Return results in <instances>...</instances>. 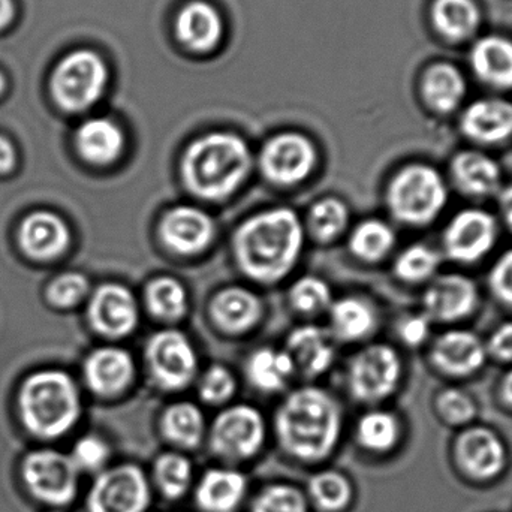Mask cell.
<instances>
[{"label":"cell","mask_w":512,"mask_h":512,"mask_svg":"<svg viewBox=\"0 0 512 512\" xmlns=\"http://www.w3.org/2000/svg\"><path fill=\"white\" fill-rule=\"evenodd\" d=\"M303 249V227L291 209L259 213L237 230L234 251L251 279L273 283L283 279Z\"/></svg>","instance_id":"6da1fadb"},{"label":"cell","mask_w":512,"mask_h":512,"mask_svg":"<svg viewBox=\"0 0 512 512\" xmlns=\"http://www.w3.org/2000/svg\"><path fill=\"white\" fill-rule=\"evenodd\" d=\"M276 430L286 453L304 462L324 459L339 439V406L319 388L295 391L277 412Z\"/></svg>","instance_id":"7a4b0ae2"},{"label":"cell","mask_w":512,"mask_h":512,"mask_svg":"<svg viewBox=\"0 0 512 512\" xmlns=\"http://www.w3.org/2000/svg\"><path fill=\"white\" fill-rule=\"evenodd\" d=\"M251 164V150L245 140L215 132L188 147L182 161L183 180L198 197L224 200L242 185Z\"/></svg>","instance_id":"3957f363"},{"label":"cell","mask_w":512,"mask_h":512,"mask_svg":"<svg viewBox=\"0 0 512 512\" xmlns=\"http://www.w3.org/2000/svg\"><path fill=\"white\" fill-rule=\"evenodd\" d=\"M21 412L30 432L56 438L68 432L80 415L77 388L65 373H38L24 385Z\"/></svg>","instance_id":"277c9868"},{"label":"cell","mask_w":512,"mask_h":512,"mask_svg":"<svg viewBox=\"0 0 512 512\" xmlns=\"http://www.w3.org/2000/svg\"><path fill=\"white\" fill-rule=\"evenodd\" d=\"M387 203L394 218L403 224H430L448 203L444 177L430 165H408L391 180Z\"/></svg>","instance_id":"5b68a950"},{"label":"cell","mask_w":512,"mask_h":512,"mask_svg":"<svg viewBox=\"0 0 512 512\" xmlns=\"http://www.w3.org/2000/svg\"><path fill=\"white\" fill-rule=\"evenodd\" d=\"M107 63L92 50H77L60 60L51 75V92L66 111L78 113L93 107L107 90Z\"/></svg>","instance_id":"8992f818"},{"label":"cell","mask_w":512,"mask_h":512,"mask_svg":"<svg viewBox=\"0 0 512 512\" xmlns=\"http://www.w3.org/2000/svg\"><path fill=\"white\" fill-rule=\"evenodd\" d=\"M402 373L399 355L385 345H372L358 352L349 369V387L363 402H378L396 390Z\"/></svg>","instance_id":"52a82bcc"},{"label":"cell","mask_w":512,"mask_h":512,"mask_svg":"<svg viewBox=\"0 0 512 512\" xmlns=\"http://www.w3.org/2000/svg\"><path fill=\"white\" fill-rule=\"evenodd\" d=\"M150 501L146 477L138 466L104 472L90 490L89 512H144Z\"/></svg>","instance_id":"ba28073f"},{"label":"cell","mask_w":512,"mask_h":512,"mask_svg":"<svg viewBox=\"0 0 512 512\" xmlns=\"http://www.w3.org/2000/svg\"><path fill=\"white\" fill-rule=\"evenodd\" d=\"M78 466L56 451L30 454L23 465V477L33 496L53 505L69 504L77 493Z\"/></svg>","instance_id":"9c48e42d"},{"label":"cell","mask_w":512,"mask_h":512,"mask_svg":"<svg viewBox=\"0 0 512 512\" xmlns=\"http://www.w3.org/2000/svg\"><path fill=\"white\" fill-rule=\"evenodd\" d=\"M264 421L251 406H233L222 412L210 433V444L218 456L245 460L254 456L264 442Z\"/></svg>","instance_id":"30bf717a"},{"label":"cell","mask_w":512,"mask_h":512,"mask_svg":"<svg viewBox=\"0 0 512 512\" xmlns=\"http://www.w3.org/2000/svg\"><path fill=\"white\" fill-rule=\"evenodd\" d=\"M147 361L153 378L167 390L186 387L197 372L194 346L185 334L176 330L161 331L150 339Z\"/></svg>","instance_id":"8fae6325"},{"label":"cell","mask_w":512,"mask_h":512,"mask_svg":"<svg viewBox=\"0 0 512 512\" xmlns=\"http://www.w3.org/2000/svg\"><path fill=\"white\" fill-rule=\"evenodd\" d=\"M316 150L301 134L286 132L271 138L261 152V170L270 182L280 186L303 182L315 167Z\"/></svg>","instance_id":"7c38bea8"},{"label":"cell","mask_w":512,"mask_h":512,"mask_svg":"<svg viewBox=\"0 0 512 512\" xmlns=\"http://www.w3.org/2000/svg\"><path fill=\"white\" fill-rule=\"evenodd\" d=\"M498 222L486 210L465 209L454 215L444 231L445 254L453 261H480L496 245Z\"/></svg>","instance_id":"4fadbf2b"},{"label":"cell","mask_w":512,"mask_h":512,"mask_svg":"<svg viewBox=\"0 0 512 512\" xmlns=\"http://www.w3.org/2000/svg\"><path fill=\"white\" fill-rule=\"evenodd\" d=\"M478 288L474 280L463 274L435 277L424 292L426 316L433 321L454 322L471 315L478 306Z\"/></svg>","instance_id":"5bb4252c"},{"label":"cell","mask_w":512,"mask_h":512,"mask_svg":"<svg viewBox=\"0 0 512 512\" xmlns=\"http://www.w3.org/2000/svg\"><path fill=\"white\" fill-rule=\"evenodd\" d=\"M224 32L221 12L204 0L186 3L174 21L177 41L195 54L213 53L221 45Z\"/></svg>","instance_id":"9a60e30c"},{"label":"cell","mask_w":512,"mask_h":512,"mask_svg":"<svg viewBox=\"0 0 512 512\" xmlns=\"http://www.w3.org/2000/svg\"><path fill=\"white\" fill-rule=\"evenodd\" d=\"M89 316L99 333L108 337H123L137 327V301L125 286L107 283L93 294Z\"/></svg>","instance_id":"2e32d148"},{"label":"cell","mask_w":512,"mask_h":512,"mask_svg":"<svg viewBox=\"0 0 512 512\" xmlns=\"http://www.w3.org/2000/svg\"><path fill=\"white\" fill-rule=\"evenodd\" d=\"M161 237L165 245L177 254H200L215 237V224L200 209L180 206L170 210L162 219Z\"/></svg>","instance_id":"e0dca14e"},{"label":"cell","mask_w":512,"mask_h":512,"mask_svg":"<svg viewBox=\"0 0 512 512\" xmlns=\"http://www.w3.org/2000/svg\"><path fill=\"white\" fill-rule=\"evenodd\" d=\"M486 357V346L480 337L471 331H447L433 343V364L447 375H472L483 367Z\"/></svg>","instance_id":"ac0fdd59"},{"label":"cell","mask_w":512,"mask_h":512,"mask_svg":"<svg viewBox=\"0 0 512 512\" xmlns=\"http://www.w3.org/2000/svg\"><path fill=\"white\" fill-rule=\"evenodd\" d=\"M466 137L483 144H496L512 137V102L507 99H478L460 119Z\"/></svg>","instance_id":"d6986e66"},{"label":"cell","mask_w":512,"mask_h":512,"mask_svg":"<svg viewBox=\"0 0 512 512\" xmlns=\"http://www.w3.org/2000/svg\"><path fill=\"white\" fill-rule=\"evenodd\" d=\"M450 170L454 185L469 197H492L501 189V167L486 153L477 150L457 153Z\"/></svg>","instance_id":"ffe728a7"},{"label":"cell","mask_w":512,"mask_h":512,"mask_svg":"<svg viewBox=\"0 0 512 512\" xmlns=\"http://www.w3.org/2000/svg\"><path fill=\"white\" fill-rule=\"evenodd\" d=\"M86 378L96 393L111 396L131 384L135 367L131 355L119 348H102L87 358Z\"/></svg>","instance_id":"44dd1931"},{"label":"cell","mask_w":512,"mask_h":512,"mask_svg":"<svg viewBox=\"0 0 512 512\" xmlns=\"http://www.w3.org/2000/svg\"><path fill=\"white\" fill-rule=\"evenodd\" d=\"M472 68L480 80L498 89H512V41L504 36H484L475 42Z\"/></svg>","instance_id":"7402d4cb"},{"label":"cell","mask_w":512,"mask_h":512,"mask_svg":"<svg viewBox=\"0 0 512 512\" xmlns=\"http://www.w3.org/2000/svg\"><path fill=\"white\" fill-rule=\"evenodd\" d=\"M462 465L475 477L489 478L498 474L505 463V451L495 433L487 429H472L459 439Z\"/></svg>","instance_id":"603a6c76"},{"label":"cell","mask_w":512,"mask_h":512,"mask_svg":"<svg viewBox=\"0 0 512 512\" xmlns=\"http://www.w3.org/2000/svg\"><path fill=\"white\" fill-rule=\"evenodd\" d=\"M286 352L294 361L295 369L306 376L321 375L334 360L333 345L327 334L312 325L292 331Z\"/></svg>","instance_id":"cb8c5ba5"},{"label":"cell","mask_w":512,"mask_h":512,"mask_svg":"<svg viewBox=\"0 0 512 512\" xmlns=\"http://www.w3.org/2000/svg\"><path fill=\"white\" fill-rule=\"evenodd\" d=\"M77 146L87 161L99 165L111 164L122 153L125 135L113 120L95 117L78 129Z\"/></svg>","instance_id":"d4e9b609"},{"label":"cell","mask_w":512,"mask_h":512,"mask_svg":"<svg viewBox=\"0 0 512 512\" xmlns=\"http://www.w3.org/2000/svg\"><path fill=\"white\" fill-rule=\"evenodd\" d=\"M68 243V228L51 213H33L21 227V245L35 258L47 259L62 254Z\"/></svg>","instance_id":"484cf974"},{"label":"cell","mask_w":512,"mask_h":512,"mask_svg":"<svg viewBox=\"0 0 512 512\" xmlns=\"http://www.w3.org/2000/svg\"><path fill=\"white\" fill-rule=\"evenodd\" d=\"M261 313V301L248 289H224L212 301L213 319L222 330L231 333H240L254 327Z\"/></svg>","instance_id":"4316f807"},{"label":"cell","mask_w":512,"mask_h":512,"mask_svg":"<svg viewBox=\"0 0 512 512\" xmlns=\"http://www.w3.org/2000/svg\"><path fill=\"white\" fill-rule=\"evenodd\" d=\"M421 93L433 111L441 114L451 113L465 98V77L451 63H435L424 74Z\"/></svg>","instance_id":"83f0119b"},{"label":"cell","mask_w":512,"mask_h":512,"mask_svg":"<svg viewBox=\"0 0 512 512\" xmlns=\"http://www.w3.org/2000/svg\"><path fill=\"white\" fill-rule=\"evenodd\" d=\"M245 492L246 480L240 472L212 469L198 484L197 502L207 512H231Z\"/></svg>","instance_id":"f1b7e54d"},{"label":"cell","mask_w":512,"mask_h":512,"mask_svg":"<svg viewBox=\"0 0 512 512\" xmlns=\"http://www.w3.org/2000/svg\"><path fill=\"white\" fill-rule=\"evenodd\" d=\"M432 21L445 39L463 41L471 38L480 27V6L475 0H435Z\"/></svg>","instance_id":"f546056e"},{"label":"cell","mask_w":512,"mask_h":512,"mask_svg":"<svg viewBox=\"0 0 512 512\" xmlns=\"http://www.w3.org/2000/svg\"><path fill=\"white\" fill-rule=\"evenodd\" d=\"M294 370V361L288 352L270 348L256 351L248 363L249 379L262 391H277L285 387Z\"/></svg>","instance_id":"4dcf8cb0"},{"label":"cell","mask_w":512,"mask_h":512,"mask_svg":"<svg viewBox=\"0 0 512 512\" xmlns=\"http://www.w3.org/2000/svg\"><path fill=\"white\" fill-rule=\"evenodd\" d=\"M375 324V312L360 298H342L331 307V325L342 339H363L372 333Z\"/></svg>","instance_id":"1f68e13d"},{"label":"cell","mask_w":512,"mask_h":512,"mask_svg":"<svg viewBox=\"0 0 512 512\" xmlns=\"http://www.w3.org/2000/svg\"><path fill=\"white\" fill-rule=\"evenodd\" d=\"M162 430L168 441L180 447H197L204 435L203 414L191 403H177L165 411Z\"/></svg>","instance_id":"d6a6232c"},{"label":"cell","mask_w":512,"mask_h":512,"mask_svg":"<svg viewBox=\"0 0 512 512\" xmlns=\"http://www.w3.org/2000/svg\"><path fill=\"white\" fill-rule=\"evenodd\" d=\"M147 306L153 315L168 321L182 318L188 309V295L182 283L171 277H159L147 286Z\"/></svg>","instance_id":"836d02e7"},{"label":"cell","mask_w":512,"mask_h":512,"mask_svg":"<svg viewBox=\"0 0 512 512\" xmlns=\"http://www.w3.org/2000/svg\"><path fill=\"white\" fill-rule=\"evenodd\" d=\"M396 236L390 225L378 219H370L355 228L351 237V251L364 261H379L390 254Z\"/></svg>","instance_id":"e575fe53"},{"label":"cell","mask_w":512,"mask_h":512,"mask_svg":"<svg viewBox=\"0 0 512 512\" xmlns=\"http://www.w3.org/2000/svg\"><path fill=\"white\" fill-rule=\"evenodd\" d=\"M441 256L427 245H412L399 255L394 264L397 277L405 282L418 283L435 276Z\"/></svg>","instance_id":"d590c367"},{"label":"cell","mask_w":512,"mask_h":512,"mask_svg":"<svg viewBox=\"0 0 512 512\" xmlns=\"http://www.w3.org/2000/svg\"><path fill=\"white\" fill-rule=\"evenodd\" d=\"M348 225V209L336 198L318 201L309 212V228L321 242H330Z\"/></svg>","instance_id":"8d00e7d4"},{"label":"cell","mask_w":512,"mask_h":512,"mask_svg":"<svg viewBox=\"0 0 512 512\" xmlns=\"http://www.w3.org/2000/svg\"><path fill=\"white\" fill-rule=\"evenodd\" d=\"M399 423L388 412H370L358 424V439L373 451H387L396 444Z\"/></svg>","instance_id":"74e56055"},{"label":"cell","mask_w":512,"mask_h":512,"mask_svg":"<svg viewBox=\"0 0 512 512\" xmlns=\"http://www.w3.org/2000/svg\"><path fill=\"white\" fill-rule=\"evenodd\" d=\"M310 495L321 510H343L351 501V484L339 472H322L310 481Z\"/></svg>","instance_id":"f35d334b"},{"label":"cell","mask_w":512,"mask_h":512,"mask_svg":"<svg viewBox=\"0 0 512 512\" xmlns=\"http://www.w3.org/2000/svg\"><path fill=\"white\" fill-rule=\"evenodd\" d=\"M155 477L159 489L167 498H179L191 483V462L180 454H164L156 460Z\"/></svg>","instance_id":"ab89813d"},{"label":"cell","mask_w":512,"mask_h":512,"mask_svg":"<svg viewBox=\"0 0 512 512\" xmlns=\"http://www.w3.org/2000/svg\"><path fill=\"white\" fill-rule=\"evenodd\" d=\"M289 300L298 312L318 313L330 306L331 291L324 280L318 277H303L292 286Z\"/></svg>","instance_id":"60d3db41"},{"label":"cell","mask_w":512,"mask_h":512,"mask_svg":"<svg viewBox=\"0 0 512 512\" xmlns=\"http://www.w3.org/2000/svg\"><path fill=\"white\" fill-rule=\"evenodd\" d=\"M304 496L294 487L271 486L256 498L252 512H306Z\"/></svg>","instance_id":"b9f144b4"},{"label":"cell","mask_w":512,"mask_h":512,"mask_svg":"<svg viewBox=\"0 0 512 512\" xmlns=\"http://www.w3.org/2000/svg\"><path fill=\"white\" fill-rule=\"evenodd\" d=\"M236 391V381L230 370L222 366H213L201 379L200 394L207 403L225 402Z\"/></svg>","instance_id":"7bdbcfd3"},{"label":"cell","mask_w":512,"mask_h":512,"mask_svg":"<svg viewBox=\"0 0 512 512\" xmlns=\"http://www.w3.org/2000/svg\"><path fill=\"white\" fill-rule=\"evenodd\" d=\"M86 277L77 273L63 274L51 283L48 297L59 307H71L87 294Z\"/></svg>","instance_id":"ee69618b"},{"label":"cell","mask_w":512,"mask_h":512,"mask_svg":"<svg viewBox=\"0 0 512 512\" xmlns=\"http://www.w3.org/2000/svg\"><path fill=\"white\" fill-rule=\"evenodd\" d=\"M438 408L441 414L454 424L468 423L475 415V405L471 397L457 388H450L441 393Z\"/></svg>","instance_id":"f6af8a7d"},{"label":"cell","mask_w":512,"mask_h":512,"mask_svg":"<svg viewBox=\"0 0 512 512\" xmlns=\"http://www.w3.org/2000/svg\"><path fill=\"white\" fill-rule=\"evenodd\" d=\"M490 288L493 294L512 309V249L505 252L490 271Z\"/></svg>","instance_id":"bcb514c9"},{"label":"cell","mask_w":512,"mask_h":512,"mask_svg":"<svg viewBox=\"0 0 512 512\" xmlns=\"http://www.w3.org/2000/svg\"><path fill=\"white\" fill-rule=\"evenodd\" d=\"M108 447L101 439L95 436H87L81 439L74 450V462L77 466H83L86 469H98L104 465L108 459Z\"/></svg>","instance_id":"7dc6e473"},{"label":"cell","mask_w":512,"mask_h":512,"mask_svg":"<svg viewBox=\"0 0 512 512\" xmlns=\"http://www.w3.org/2000/svg\"><path fill=\"white\" fill-rule=\"evenodd\" d=\"M399 334L406 345H421L429 337L430 319L426 315L409 316L400 325Z\"/></svg>","instance_id":"c3c4849f"},{"label":"cell","mask_w":512,"mask_h":512,"mask_svg":"<svg viewBox=\"0 0 512 512\" xmlns=\"http://www.w3.org/2000/svg\"><path fill=\"white\" fill-rule=\"evenodd\" d=\"M487 348L498 360L512 361V322H505L493 331Z\"/></svg>","instance_id":"681fc988"},{"label":"cell","mask_w":512,"mask_h":512,"mask_svg":"<svg viewBox=\"0 0 512 512\" xmlns=\"http://www.w3.org/2000/svg\"><path fill=\"white\" fill-rule=\"evenodd\" d=\"M499 209L505 224L512 231V185L499 194Z\"/></svg>","instance_id":"f907efd6"},{"label":"cell","mask_w":512,"mask_h":512,"mask_svg":"<svg viewBox=\"0 0 512 512\" xmlns=\"http://www.w3.org/2000/svg\"><path fill=\"white\" fill-rule=\"evenodd\" d=\"M14 165V150L8 140L0 137V173L11 170Z\"/></svg>","instance_id":"816d5d0a"},{"label":"cell","mask_w":512,"mask_h":512,"mask_svg":"<svg viewBox=\"0 0 512 512\" xmlns=\"http://www.w3.org/2000/svg\"><path fill=\"white\" fill-rule=\"evenodd\" d=\"M14 2L12 0H0V30L11 24L14 18Z\"/></svg>","instance_id":"f5cc1de1"},{"label":"cell","mask_w":512,"mask_h":512,"mask_svg":"<svg viewBox=\"0 0 512 512\" xmlns=\"http://www.w3.org/2000/svg\"><path fill=\"white\" fill-rule=\"evenodd\" d=\"M502 396L512 405V369L505 375L504 381H502Z\"/></svg>","instance_id":"db71d44e"},{"label":"cell","mask_w":512,"mask_h":512,"mask_svg":"<svg viewBox=\"0 0 512 512\" xmlns=\"http://www.w3.org/2000/svg\"><path fill=\"white\" fill-rule=\"evenodd\" d=\"M5 89V77H3L2 72H0V93Z\"/></svg>","instance_id":"11a10c76"}]
</instances>
